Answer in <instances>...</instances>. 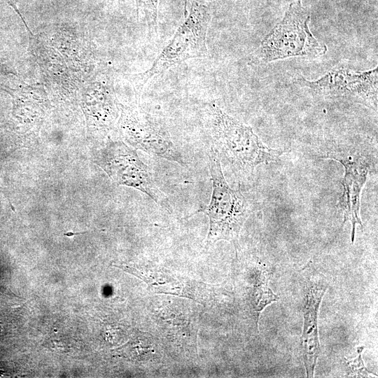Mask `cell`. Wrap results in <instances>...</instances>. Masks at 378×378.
I'll return each mask as SVG.
<instances>
[{"mask_svg":"<svg viewBox=\"0 0 378 378\" xmlns=\"http://www.w3.org/2000/svg\"><path fill=\"white\" fill-rule=\"evenodd\" d=\"M98 164L118 185L136 188L146 194L162 207L171 206L165 195L158 187L148 167L123 142H110L99 153Z\"/></svg>","mask_w":378,"mask_h":378,"instance_id":"obj_6","label":"cell"},{"mask_svg":"<svg viewBox=\"0 0 378 378\" xmlns=\"http://www.w3.org/2000/svg\"><path fill=\"white\" fill-rule=\"evenodd\" d=\"M210 20L207 5L202 1H194L185 20L152 66L135 76L133 84L138 94L153 77L187 59L208 55L206 34Z\"/></svg>","mask_w":378,"mask_h":378,"instance_id":"obj_3","label":"cell"},{"mask_svg":"<svg viewBox=\"0 0 378 378\" xmlns=\"http://www.w3.org/2000/svg\"><path fill=\"white\" fill-rule=\"evenodd\" d=\"M208 158L212 194L209 204L202 210L209 220L205 248L225 240L237 250L240 231L251 212V206L240 190L232 189L227 183L219 156L212 147Z\"/></svg>","mask_w":378,"mask_h":378,"instance_id":"obj_2","label":"cell"},{"mask_svg":"<svg viewBox=\"0 0 378 378\" xmlns=\"http://www.w3.org/2000/svg\"><path fill=\"white\" fill-rule=\"evenodd\" d=\"M16 10V7L15 6V5L13 4V1L12 0H6Z\"/></svg>","mask_w":378,"mask_h":378,"instance_id":"obj_15","label":"cell"},{"mask_svg":"<svg viewBox=\"0 0 378 378\" xmlns=\"http://www.w3.org/2000/svg\"><path fill=\"white\" fill-rule=\"evenodd\" d=\"M8 72L9 71L6 66V64H5V58L0 52V74Z\"/></svg>","mask_w":378,"mask_h":378,"instance_id":"obj_14","label":"cell"},{"mask_svg":"<svg viewBox=\"0 0 378 378\" xmlns=\"http://www.w3.org/2000/svg\"><path fill=\"white\" fill-rule=\"evenodd\" d=\"M145 281L150 290L187 297L198 301L200 297V284L183 276L153 267H141L128 265H115Z\"/></svg>","mask_w":378,"mask_h":378,"instance_id":"obj_10","label":"cell"},{"mask_svg":"<svg viewBox=\"0 0 378 378\" xmlns=\"http://www.w3.org/2000/svg\"><path fill=\"white\" fill-rule=\"evenodd\" d=\"M120 129L123 138L135 148L181 166L186 165L168 131L150 114L139 109L125 108Z\"/></svg>","mask_w":378,"mask_h":378,"instance_id":"obj_7","label":"cell"},{"mask_svg":"<svg viewBox=\"0 0 378 378\" xmlns=\"http://www.w3.org/2000/svg\"><path fill=\"white\" fill-rule=\"evenodd\" d=\"M363 349L364 346L358 347V356L355 359L351 360H346V358L344 359L349 369L347 376L368 377L370 374H375L374 372L368 370L364 365L361 356Z\"/></svg>","mask_w":378,"mask_h":378,"instance_id":"obj_13","label":"cell"},{"mask_svg":"<svg viewBox=\"0 0 378 378\" xmlns=\"http://www.w3.org/2000/svg\"><path fill=\"white\" fill-rule=\"evenodd\" d=\"M310 14L301 0L290 3L282 20L262 39L258 50L263 62L294 57L316 58L326 53L328 47L309 29Z\"/></svg>","mask_w":378,"mask_h":378,"instance_id":"obj_4","label":"cell"},{"mask_svg":"<svg viewBox=\"0 0 378 378\" xmlns=\"http://www.w3.org/2000/svg\"><path fill=\"white\" fill-rule=\"evenodd\" d=\"M269 274L265 270H261L258 280L252 286L248 293L249 305L256 323L265 307L279 300V297L269 286Z\"/></svg>","mask_w":378,"mask_h":378,"instance_id":"obj_11","label":"cell"},{"mask_svg":"<svg viewBox=\"0 0 378 378\" xmlns=\"http://www.w3.org/2000/svg\"><path fill=\"white\" fill-rule=\"evenodd\" d=\"M327 290L323 283H311L306 293L303 310L304 326L301 336V348L307 376L312 377L320 354L318 334V312L322 298Z\"/></svg>","mask_w":378,"mask_h":378,"instance_id":"obj_9","label":"cell"},{"mask_svg":"<svg viewBox=\"0 0 378 378\" xmlns=\"http://www.w3.org/2000/svg\"><path fill=\"white\" fill-rule=\"evenodd\" d=\"M139 17L146 24L150 36L157 35L159 0H135Z\"/></svg>","mask_w":378,"mask_h":378,"instance_id":"obj_12","label":"cell"},{"mask_svg":"<svg viewBox=\"0 0 378 378\" xmlns=\"http://www.w3.org/2000/svg\"><path fill=\"white\" fill-rule=\"evenodd\" d=\"M211 146L240 177L251 175L261 164L279 160L284 151L266 146L252 127L228 115L218 106L208 108Z\"/></svg>","mask_w":378,"mask_h":378,"instance_id":"obj_1","label":"cell"},{"mask_svg":"<svg viewBox=\"0 0 378 378\" xmlns=\"http://www.w3.org/2000/svg\"><path fill=\"white\" fill-rule=\"evenodd\" d=\"M297 81L319 97L351 101L377 109V67L366 71L339 69L330 71L316 80H309L300 76Z\"/></svg>","mask_w":378,"mask_h":378,"instance_id":"obj_5","label":"cell"},{"mask_svg":"<svg viewBox=\"0 0 378 378\" xmlns=\"http://www.w3.org/2000/svg\"><path fill=\"white\" fill-rule=\"evenodd\" d=\"M323 158L339 162L344 169L342 181V192L338 206L343 214V225L351 224V239L354 243L356 225L363 228L360 216V195L371 167L368 156L353 148H333L326 152Z\"/></svg>","mask_w":378,"mask_h":378,"instance_id":"obj_8","label":"cell"}]
</instances>
